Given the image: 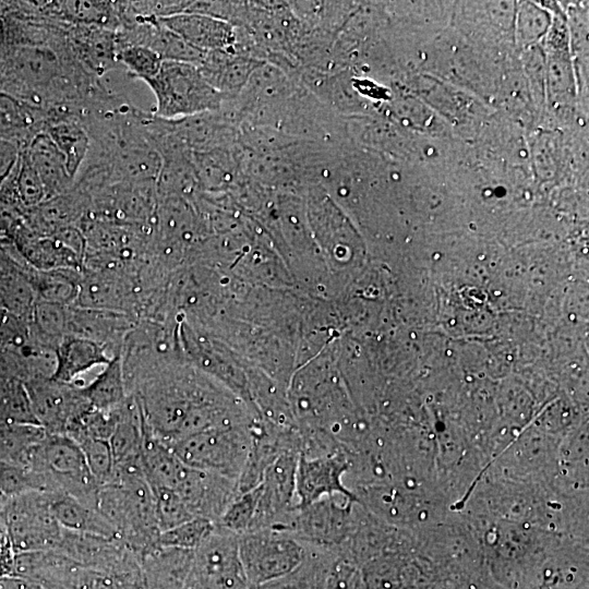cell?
<instances>
[{
  "instance_id": "obj_1",
  "label": "cell",
  "mask_w": 589,
  "mask_h": 589,
  "mask_svg": "<svg viewBox=\"0 0 589 589\" xmlns=\"http://www.w3.org/2000/svg\"><path fill=\"white\" fill-rule=\"evenodd\" d=\"M149 433L170 444L207 429L248 423V408L224 388L193 370L164 364L129 392Z\"/></svg>"
},
{
  "instance_id": "obj_2",
  "label": "cell",
  "mask_w": 589,
  "mask_h": 589,
  "mask_svg": "<svg viewBox=\"0 0 589 589\" xmlns=\"http://www.w3.org/2000/svg\"><path fill=\"white\" fill-rule=\"evenodd\" d=\"M252 421L207 429L166 445L185 465L237 483L251 448Z\"/></svg>"
},
{
  "instance_id": "obj_3",
  "label": "cell",
  "mask_w": 589,
  "mask_h": 589,
  "mask_svg": "<svg viewBox=\"0 0 589 589\" xmlns=\"http://www.w3.org/2000/svg\"><path fill=\"white\" fill-rule=\"evenodd\" d=\"M146 84L156 100L152 112L164 119L219 111L226 101L192 63L163 61L158 73Z\"/></svg>"
},
{
  "instance_id": "obj_4",
  "label": "cell",
  "mask_w": 589,
  "mask_h": 589,
  "mask_svg": "<svg viewBox=\"0 0 589 589\" xmlns=\"http://www.w3.org/2000/svg\"><path fill=\"white\" fill-rule=\"evenodd\" d=\"M241 565L249 586H260L296 570L305 546L291 533L264 529L238 536Z\"/></svg>"
},
{
  "instance_id": "obj_5",
  "label": "cell",
  "mask_w": 589,
  "mask_h": 589,
  "mask_svg": "<svg viewBox=\"0 0 589 589\" xmlns=\"http://www.w3.org/2000/svg\"><path fill=\"white\" fill-rule=\"evenodd\" d=\"M357 502L340 495L326 496L293 510L287 532L304 545L338 550L349 537Z\"/></svg>"
},
{
  "instance_id": "obj_6",
  "label": "cell",
  "mask_w": 589,
  "mask_h": 589,
  "mask_svg": "<svg viewBox=\"0 0 589 589\" xmlns=\"http://www.w3.org/2000/svg\"><path fill=\"white\" fill-rule=\"evenodd\" d=\"M161 486L175 491L194 517L215 524L238 495L236 481L190 467L179 458Z\"/></svg>"
},
{
  "instance_id": "obj_7",
  "label": "cell",
  "mask_w": 589,
  "mask_h": 589,
  "mask_svg": "<svg viewBox=\"0 0 589 589\" xmlns=\"http://www.w3.org/2000/svg\"><path fill=\"white\" fill-rule=\"evenodd\" d=\"M197 589H249L241 565L238 536L216 525L193 551Z\"/></svg>"
},
{
  "instance_id": "obj_8",
  "label": "cell",
  "mask_w": 589,
  "mask_h": 589,
  "mask_svg": "<svg viewBox=\"0 0 589 589\" xmlns=\"http://www.w3.org/2000/svg\"><path fill=\"white\" fill-rule=\"evenodd\" d=\"M81 386L51 377L28 381L26 393L33 416L47 433L67 434L72 424L93 408Z\"/></svg>"
},
{
  "instance_id": "obj_9",
  "label": "cell",
  "mask_w": 589,
  "mask_h": 589,
  "mask_svg": "<svg viewBox=\"0 0 589 589\" xmlns=\"http://www.w3.org/2000/svg\"><path fill=\"white\" fill-rule=\"evenodd\" d=\"M142 291L135 272L82 269L79 293L73 305L121 312L137 318Z\"/></svg>"
},
{
  "instance_id": "obj_10",
  "label": "cell",
  "mask_w": 589,
  "mask_h": 589,
  "mask_svg": "<svg viewBox=\"0 0 589 589\" xmlns=\"http://www.w3.org/2000/svg\"><path fill=\"white\" fill-rule=\"evenodd\" d=\"M10 529L19 550L57 549L64 529L53 517L49 492H34L17 500L10 510Z\"/></svg>"
},
{
  "instance_id": "obj_11",
  "label": "cell",
  "mask_w": 589,
  "mask_h": 589,
  "mask_svg": "<svg viewBox=\"0 0 589 589\" xmlns=\"http://www.w3.org/2000/svg\"><path fill=\"white\" fill-rule=\"evenodd\" d=\"M349 467L350 456L347 452L320 457L299 456L296 471L297 507L334 495L359 503L344 482Z\"/></svg>"
},
{
  "instance_id": "obj_12",
  "label": "cell",
  "mask_w": 589,
  "mask_h": 589,
  "mask_svg": "<svg viewBox=\"0 0 589 589\" xmlns=\"http://www.w3.org/2000/svg\"><path fill=\"white\" fill-rule=\"evenodd\" d=\"M136 321V317L127 313L70 305L67 335L96 342L112 359L120 354L123 340Z\"/></svg>"
},
{
  "instance_id": "obj_13",
  "label": "cell",
  "mask_w": 589,
  "mask_h": 589,
  "mask_svg": "<svg viewBox=\"0 0 589 589\" xmlns=\"http://www.w3.org/2000/svg\"><path fill=\"white\" fill-rule=\"evenodd\" d=\"M65 44L72 57L93 76L103 79L106 73L120 68L117 61L118 48L113 31L68 24Z\"/></svg>"
},
{
  "instance_id": "obj_14",
  "label": "cell",
  "mask_w": 589,
  "mask_h": 589,
  "mask_svg": "<svg viewBox=\"0 0 589 589\" xmlns=\"http://www.w3.org/2000/svg\"><path fill=\"white\" fill-rule=\"evenodd\" d=\"M264 63L230 47L206 51L197 68L205 80L229 101L241 93L253 72Z\"/></svg>"
},
{
  "instance_id": "obj_15",
  "label": "cell",
  "mask_w": 589,
  "mask_h": 589,
  "mask_svg": "<svg viewBox=\"0 0 589 589\" xmlns=\"http://www.w3.org/2000/svg\"><path fill=\"white\" fill-rule=\"evenodd\" d=\"M159 20L189 45L202 51L227 49L236 43L235 27L209 15L183 12Z\"/></svg>"
},
{
  "instance_id": "obj_16",
  "label": "cell",
  "mask_w": 589,
  "mask_h": 589,
  "mask_svg": "<svg viewBox=\"0 0 589 589\" xmlns=\"http://www.w3.org/2000/svg\"><path fill=\"white\" fill-rule=\"evenodd\" d=\"M49 506L58 524L68 531L119 539L116 529L96 507L72 495L49 492Z\"/></svg>"
},
{
  "instance_id": "obj_17",
  "label": "cell",
  "mask_w": 589,
  "mask_h": 589,
  "mask_svg": "<svg viewBox=\"0 0 589 589\" xmlns=\"http://www.w3.org/2000/svg\"><path fill=\"white\" fill-rule=\"evenodd\" d=\"M111 358L96 342L64 335L56 348V368L51 378L63 383H76L88 371L105 366Z\"/></svg>"
},
{
  "instance_id": "obj_18",
  "label": "cell",
  "mask_w": 589,
  "mask_h": 589,
  "mask_svg": "<svg viewBox=\"0 0 589 589\" xmlns=\"http://www.w3.org/2000/svg\"><path fill=\"white\" fill-rule=\"evenodd\" d=\"M46 124L43 110L0 91V139L22 152L36 135L45 132Z\"/></svg>"
},
{
  "instance_id": "obj_19",
  "label": "cell",
  "mask_w": 589,
  "mask_h": 589,
  "mask_svg": "<svg viewBox=\"0 0 589 589\" xmlns=\"http://www.w3.org/2000/svg\"><path fill=\"white\" fill-rule=\"evenodd\" d=\"M22 152L38 173L47 199L65 193L73 188L74 179L67 169L65 159L46 132L36 135Z\"/></svg>"
},
{
  "instance_id": "obj_20",
  "label": "cell",
  "mask_w": 589,
  "mask_h": 589,
  "mask_svg": "<svg viewBox=\"0 0 589 589\" xmlns=\"http://www.w3.org/2000/svg\"><path fill=\"white\" fill-rule=\"evenodd\" d=\"M81 392L88 404L97 410L111 411L128 398L120 357L112 358Z\"/></svg>"
},
{
  "instance_id": "obj_21",
  "label": "cell",
  "mask_w": 589,
  "mask_h": 589,
  "mask_svg": "<svg viewBox=\"0 0 589 589\" xmlns=\"http://www.w3.org/2000/svg\"><path fill=\"white\" fill-rule=\"evenodd\" d=\"M81 272L76 269L40 271L33 267L28 273V279L38 300L70 306L76 301Z\"/></svg>"
},
{
  "instance_id": "obj_22",
  "label": "cell",
  "mask_w": 589,
  "mask_h": 589,
  "mask_svg": "<svg viewBox=\"0 0 589 589\" xmlns=\"http://www.w3.org/2000/svg\"><path fill=\"white\" fill-rule=\"evenodd\" d=\"M45 132L49 135L65 159L70 176L75 179L88 149L89 137L83 125L75 120L49 123Z\"/></svg>"
},
{
  "instance_id": "obj_23",
  "label": "cell",
  "mask_w": 589,
  "mask_h": 589,
  "mask_svg": "<svg viewBox=\"0 0 589 589\" xmlns=\"http://www.w3.org/2000/svg\"><path fill=\"white\" fill-rule=\"evenodd\" d=\"M67 321L68 306L37 299L29 330L39 341L56 349L67 335Z\"/></svg>"
},
{
  "instance_id": "obj_24",
  "label": "cell",
  "mask_w": 589,
  "mask_h": 589,
  "mask_svg": "<svg viewBox=\"0 0 589 589\" xmlns=\"http://www.w3.org/2000/svg\"><path fill=\"white\" fill-rule=\"evenodd\" d=\"M216 524L202 517H194L173 528L161 531L157 546L194 551L213 532Z\"/></svg>"
},
{
  "instance_id": "obj_25",
  "label": "cell",
  "mask_w": 589,
  "mask_h": 589,
  "mask_svg": "<svg viewBox=\"0 0 589 589\" xmlns=\"http://www.w3.org/2000/svg\"><path fill=\"white\" fill-rule=\"evenodd\" d=\"M117 61L131 79L144 83L158 73L163 63V59L156 52L143 46H127L118 49Z\"/></svg>"
},
{
  "instance_id": "obj_26",
  "label": "cell",
  "mask_w": 589,
  "mask_h": 589,
  "mask_svg": "<svg viewBox=\"0 0 589 589\" xmlns=\"http://www.w3.org/2000/svg\"><path fill=\"white\" fill-rule=\"evenodd\" d=\"M151 489L154 495L155 514L160 532L194 518L182 498L175 491L164 486Z\"/></svg>"
},
{
  "instance_id": "obj_27",
  "label": "cell",
  "mask_w": 589,
  "mask_h": 589,
  "mask_svg": "<svg viewBox=\"0 0 589 589\" xmlns=\"http://www.w3.org/2000/svg\"><path fill=\"white\" fill-rule=\"evenodd\" d=\"M83 452L89 472L103 486L113 481L115 464L109 441L86 438L77 443Z\"/></svg>"
},
{
  "instance_id": "obj_28",
  "label": "cell",
  "mask_w": 589,
  "mask_h": 589,
  "mask_svg": "<svg viewBox=\"0 0 589 589\" xmlns=\"http://www.w3.org/2000/svg\"><path fill=\"white\" fill-rule=\"evenodd\" d=\"M15 184L21 205L33 208L47 199L44 184L24 152L15 163Z\"/></svg>"
},
{
  "instance_id": "obj_29",
  "label": "cell",
  "mask_w": 589,
  "mask_h": 589,
  "mask_svg": "<svg viewBox=\"0 0 589 589\" xmlns=\"http://www.w3.org/2000/svg\"><path fill=\"white\" fill-rule=\"evenodd\" d=\"M21 151L13 144L0 139V172L8 175L15 165Z\"/></svg>"
},
{
  "instance_id": "obj_30",
  "label": "cell",
  "mask_w": 589,
  "mask_h": 589,
  "mask_svg": "<svg viewBox=\"0 0 589 589\" xmlns=\"http://www.w3.org/2000/svg\"><path fill=\"white\" fill-rule=\"evenodd\" d=\"M3 44V22L0 14V46Z\"/></svg>"
},
{
  "instance_id": "obj_31",
  "label": "cell",
  "mask_w": 589,
  "mask_h": 589,
  "mask_svg": "<svg viewBox=\"0 0 589 589\" xmlns=\"http://www.w3.org/2000/svg\"><path fill=\"white\" fill-rule=\"evenodd\" d=\"M8 175L0 172V185Z\"/></svg>"
}]
</instances>
